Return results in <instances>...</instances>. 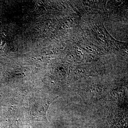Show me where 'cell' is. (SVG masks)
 Instances as JSON below:
<instances>
[{
    "label": "cell",
    "mask_w": 128,
    "mask_h": 128,
    "mask_svg": "<svg viewBox=\"0 0 128 128\" xmlns=\"http://www.w3.org/2000/svg\"><path fill=\"white\" fill-rule=\"evenodd\" d=\"M57 98H33L30 102L29 106L30 114L32 118L34 120L48 122L46 118L47 110L50 104Z\"/></svg>",
    "instance_id": "1"
}]
</instances>
